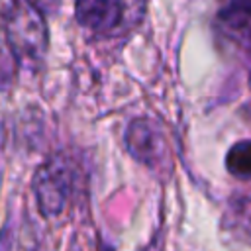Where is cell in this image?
Returning <instances> with one entry per match:
<instances>
[{
    "label": "cell",
    "instance_id": "1",
    "mask_svg": "<svg viewBox=\"0 0 251 251\" xmlns=\"http://www.w3.org/2000/svg\"><path fill=\"white\" fill-rule=\"evenodd\" d=\"M135 0H78V20L82 25L116 33V29L131 25L133 20L112 12V8L129 6Z\"/></svg>",
    "mask_w": 251,
    "mask_h": 251
},
{
    "label": "cell",
    "instance_id": "2",
    "mask_svg": "<svg viewBox=\"0 0 251 251\" xmlns=\"http://www.w3.org/2000/svg\"><path fill=\"white\" fill-rule=\"evenodd\" d=\"M35 192L43 214H59L67 196V180L63 173L55 169H41V173L35 178Z\"/></svg>",
    "mask_w": 251,
    "mask_h": 251
},
{
    "label": "cell",
    "instance_id": "3",
    "mask_svg": "<svg viewBox=\"0 0 251 251\" xmlns=\"http://www.w3.org/2000/svg\"><path fill=\"white\" fill-rule=\"evenodd\" d=\"M227 171L237 178H251V141L235 143L226 159Z\"/></svg>",
    "mask_w": 251,
    "mask_h": 251
}]
</instances>
